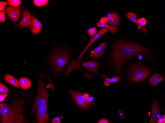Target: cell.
Returning a JSON list of instances; mask_svg holds the SVG:
<instances>
[{
	"mask_svg": "<svg viewBox=\"0 0 165 123\" xmlns=\"http://www.w3.org/2000/svg\"><path fill=\"white\" fill-rule=\"evenodd\" d=\"M144 54L148 59L152 55L144 47L131 42L120 41L114 45L113 52V63L116 70L121 72L125 61L129 58L139 54Z\"/></svg>",
	"mask_w": 165,
	"mask_h": 123,
	"instance_id": "obj_1",
	"label": "cell"
},
{
	"mask_svg": "<svg viewBox=\"0 0 165 123\" xmlns=\"http://www.w3.org/2000/svg\"><path fill=\"white\" fill-rule=\"evenodd\" d=\"M22 111L21 101H16L9 104L0 103L1 123H24V119L21 115Z\"/></svg>",
	"mask_w": 165,
	"mask_h": 123,
	"instance_id": "obj_2",
	"label": "cell"
},
{
	"mask_svg": "<svg viewBox=\"0 0 165 123\" xmlns=\"http://www.w3.org/2000/svg\"><path fill=\"white\" fill-rule=\"evenodd\" d=\"M152 70V68L139 63L134 64L128 70V79L130 82L143 81L149 76Z\"/></svg>",
	"mask_w": 165,
	"mask_h": 123,
	"instance_id": "obj_3",
	"label": "cell"
},
{
	"mask_svg": "<svg viewBox=\"0 0 165 123\" xmlns=\"http://www.w3.org/2000/svg\"><path fill=\"white\" fill-rule=\"evenodd\" d=\"M70 57L69 53L64 50L58 51L52 54L51 56L50 60L54 72L58 73L62 71Z\"/></svg>",
	"mask_w": 165,
	"mask_h": 123,
	"instance_id": "obj_4",
	"label": "cell"
},
{
	"mask_svg": "<svg viewBox=\"0 0 165 123\" xmlns=\"http://www.w3.org/2000/svg\"><path fill=\"white\" fill-rule=\"evenodd\" d=\"M42 75L39 74L38 78L39 85L37 97L33 105L32 111L35 112L39 107L47 104V99L48 97L46 85L42 81Z\"/></svg>",
	"mask_w": 165,
	"mask_h": 123,
	"instance_id": "obj_5",
	"label": "cell"
},
{
	"mask_svg": "<svg viewBox=\"0 0 165 123\" xmlns=\"http://www.w3.org/2000/svg\"><path fill=\"white\" fill-rule=\"evenodd\" d=\"M69 92L71 97L80 107L84 109L90 107L91 103L86 100L82 93L71 89H69Z\"/></svg>",
	"mask_w": 165,
	"mask_h": 123,
	"instance_id": "obj_6",
	"label": "cell"
},
{
	"mask_svg": "<svg viewBox=\"0 0 165 123\" xmlns=\"http://www.w3.org/2000/svg\"><path fill=\"white\" fill-rule=\"evenodd\" d=\"M47 104L38 107L34 112L36 113L37 121L38 123H47L49 121L47 113Z\"/></svg>",
	"mask_w": 165,
	"mask_h": 123,
	"instance_id": "obj_7",
	"label": "cell"
},
{
	"mask_svg": "<svg viewBox=\"0 0 165 123\" xmlns=\"http://www.w3.org/2000/svg\"><path fill=\"white\" fill-rule=\"evenodd\" d=\"M109 30L107 28H103L95 35L93 37L90 39L88 44L85 48L78 57V60H80L82 58L84 54L88 48L95 41Z\"/></svg>",
	"mask_w": 165,
	"mask_h": 123,
	"instance_id": "obj_8",
	"label": "cell"
},
{
	"mask_svg": "<svg viewBox=\"0 0 165 123\" xmlns=\"http://www.w3.org/2000/svg\"><path fill=\"white\" fill-rule=\"evenodd\" d=\"M21 7L15 8L9 6L5 9L7 15L13 21L16 22L20 18Z\"/></svg>",
	"mask_w": 165,
	"mask_h": 123,
	"instance_id": "obj_9",
	"label": "cell"
},
{
	"mask_svg": "<svg viewBox=\"0 0 165 123\" xmlns=\"http://www.w3.org/2000/svg\"><path fill=\"white\" fill-rule=\"evenodd\" d=\"M106 45V42L101 44L91 52L89 55L90 56L95 59L98 58L103 53Z\"/></svg>",
	"mask_w": 165,
	"mask_h": 123,
	"instance_id": "obj_10",
	"label": "cell"
},
{
	"mask_svg": "<svg viewBox=\"0 0 165 123\" xmlns=\"http://www.w3.org/2000/svg\"><path fill=\"white\" fill-rule=\"evenodd\" d=\"M22 14L21 21L17 26L30 27L32 20V17L30 13L28 11L25 10L23 12Z\"/></svg>",
	"mask_w": 165,
	"mask_h": 123,
	"instance_id": "obj_11",
	"label": "cell"
},
{
	"mask_svg": "<svg viewBox=\"0 0 165 123\" xmlns=\"http://www.w3.org/2000/svg\"><path fill=\"white\" fill-rule=\"evenodd\" d=\"M42 27V25L41 23L33 14L30 26L31 32L34 34H38L41 32Z\"/></svg>",
	"mask_w": 165,
	"mask_h": 123,
	"instance_id": "obj_12",
	"label": "cell"
},
{
	"mask_svg": "<svg viewBox=\"0 0 165 123\" xmlns=\"http://www.w3.org/2000/svg\"><path fill=\"white\" fill-rule=\"evenodd\" d=\"M107 19L106 23L110 25L119 26L120 25L119 14L115 12L110 13L107 14Z\"/></svg>",
	"mask_w": 165,
	"mask_h": 123,
	"instance_id": "obj_13",
	"label": "cell"
},
{
	"mask_svg": "<svg viewBox=\"0 0 165 123\" xmlns=\"http://www.w3.org/2000/svg\"><path fill=\"white\" fill-rule=\"evenodd\" d=\"M160 113L159 107L157 101L155 99L152 105L150 123H156L158 119V116Z\"/></svg>",
	"mask_w": 165,
	"mask_h": 123,
	"instance_id": "obj_14",
	"label": "cell"
},
{
	"mask_svg": "<svg viewBox=\"0 0 165 123\" xmlns=\"http://www.w3.org/2000/svg\"><path fill=\"white\" fill-rule=\"evenodd\" d=\"M82 65L89 70L94 72L98 71L99 64L97 62L93 61H87L82 63Z\"/></svg>",
	"mask_w": 165,
	"mask_h": 123,
	"instance_id": "obj_15",
	"label": "cell"
},
{
	"mask_svg": "<svg viewBox=\"0 0 165 123\" xmlns=\"http://www.w3.org/2000/svg\"><path fill=\"white\" fill-rule=\"evenodd\" d=\"M165 79V78L160 75L155 73L150 78L148 82L153 86L154 87Z\"/></svg>",
	"mask_w": 165,
	"mask_h": 123,
	"instance_id": "obj_16",
	"label": "cell"
},
{
	"mask_svg": "<svg viewBox=\"0 0 165 123\" xmlns=\"http://www.w3.org/2000/svg\"><path fill=\"white\" fill-rule=\"evenodd\" d=\"M4 79L6 83L11 84L17 88H20L19 81L12 75L7 74L4 77Z\"/></svg>",
	"mask_w": 165,
	"mask_h": 123,
	"instance_id": "obj_17",
	"label": "cell"
},
{
	"mask_svg": "<svg viewBox=\"0 0 165 123\" xmlns=\"http://www.w3.org/2000/svg\"><path fill=\"white\" fill-rule=\"evenodd\" d=\"M19 82L20 86L23 89H28L31 86V80L27 78L22 77L20 78Z\"/></svg>",
	"mask_w": 165,
	"mask_h": 123,
	"instance_id": "obj_18",
	"label": "cell"
},
{
	"mask_svg": "<svg viewBox=\"0 0 165 123\" xmlns=\"http://www.w3.org/2000/svg\"><path fill=\"white\" fill-rule=\"evenodd\" d=\"M96 25L99 27H106L108 28L110 32L112 33H114L118 31L117 28L114 26H112L107 24L104 22L99 21L97 22Z\"/></svg>",
	"mask_w": 165,
	"mask_h": 123,
	"instance_id": "obj_19",
	"label": "cell"
},
{
	"mask_svg": "<svg viewBox=\"0 0 165 123\" xmlns=\"http://www.w3.org/2000/svg\"><path fill=\"white\" fill-rule=\"evenodd\" d=\"M146 23L147 21L144 17L140 18L137 20L138 28L139 30L142 29L143 34L146 33L147 31L146 27H144L146 25Z\"/></svg>",
	"mask_w": 165,
	"mask_h": 123,
	"instance_id": "obj_20",
	"label": "cell"
},
{
	"mask_svg": "<svg viewBox=\"0 0 165 123\" xmlns=\"http://www.w3.org/2000/svg\"><path fill=\"white\" fill-rule=\"evenodd\" d=\"M102 76L105 78V80L104 82V85L105 86H109L112 83L117 82L120 81L121 79L120 77L117 76L111 79H109L108 77H105L103 75H102Z\"/></svg>",
	"mask_w": 165,
	"mask_h": 123,
	"instance_id": "obj_21",
	"label": "cell"
},
{
	"mask_svg": "<svg viewBox=\"0 0 165 123\" xmlns=\"http://www.w3.org/2000/svg\"><path fill=\"white\" fill-rule=\"evenodd\" d=\"M127 17L130 21L137 24V18L136 14L131 12H128L126 14Z\"/></svg>",
	"mask_w": 165,
	"mask_h": 123,
	"instance_id": "obj_22",
	"label": "cell"
},
{
	"mask_svg": "<svg viewBox=\"0 0 165 123\" xmlns=\"http://www.w3.org/2000/svg\"><path fill=\"white\" fill-rule=\"evenodd\" d=\"M7 1L9 5L15 8L18 7L21 3V1L19 0H9Z\"/></svg>",
	"mask_w": 165,
	"mask_h": 123,
	"instance_id": "obj_23",
	"label": "cell"
},
{
	"mask_svg": "<svg viewBox=\"0 0 165 123\" xmlns=\"http://www.w3.org/2000/svg\"><path fill=\"white\" fill-rule=\"evenodd\" d=\"M87 32L89 36L92 37L97 33V30L96 27H94L88 29Z\"/></svg>",
	"mask_w": 165,
	"mask_h": 123,
	"instance_id": "obj_24",
	"label": "cell"
},
{
	"mask_svg": "<svg viewBox=\"0 0 165 123\" xmlns=\"http://www.w3.org/2000/svg\"><path fill=\"white\" fill-rule=\"evenodd\" d=\"M9 91L8 88L1 83H0V95L7 93Z\"/></svg>",
	"mask_w": 165,
	"mask_h": 123,
	"instance_id": "obj_25",
	"label": "cell"
},
{
	"mask_svg": "<svg viewBox=\"0 0 165 123\" xmlns=\"http://www.w3.org/2000/svg\"><path fill=\"white\" fill-rule=\"evenodd\" d=\"M6 20L4 11H0V21L4 23Z\"/></svg>",
	"mask_w": 165,
	"mask_h": 123,
	"instance_id": "obj_26",
	"label": "cell"
},
{
	"mask_svg": "<svg viewBox=\"0 0 165 123\" xmlns=\"http://www.w3.org/2000/svg\"><path fill=\"white\" fill-rule=\"evenodd\" d=\"M7 1H0V11H3L5 9V5L7 4Z\"/></svg>",
	"mask_w": 165,
	"mask_h": 123,
	"instance_id": "obj_27",
	"label": "cell"
},
{
	"mask_svg": "<svg viewBox=\"0 0 165 123\" xmlns=\"http://www.w3.org/2000/svg\"><path fill=\"white\" fill-rule=\"evenodd\" d=\"M33 2L38 7H41L42 6V5L40 1L39 0H34Z\"/></svg>",
	"mask_w": 165,
	"mask_h": 123,
	"instance_id": "obj_28",
	"label": "cell"
},
{
	"mask_svg": "<svg viewBox=\"0 0 165 123\" xmlns=\"http://www.w3.org/2000/svg\"><path fill=\"white\" fill-rule=\"evenodd\" d=\"M8 94L7 93L4 94L0 95V102L3 101L5 98L7 96Z\"/></svg>",
	"mask_w": 165,
	"mask_h": 123,
	"instance_id": "obj_29",
	"label": "cell"
},
{
	"mask_svg": "<svg viewBox=\"0 0 165 123\" xmlns=\"http://www.w3.org/2000/svg\"><path fill=\"white\" fill-rule=\"evenodd\" d=\"M52 123H60V118L58 117H55L53 119Z\"/></svg>",
	"mask_w": 165,
	"mask_h": 123,
	"instance_id": "obj_30",
	"label": "cell"
},
{
	"mask_svg": "<svg viewBox=\"0 0 165 123\" xmlns=\"http://www.w3.org/2000/svg\"><path fill=\"white\" fill-rule=\"evenodd\" d=\"M98 123H109V121L106 119H101L98 122Z\"/></svg>",
	"mask_w": 165,
	"mask_h": 123,
	"instance_id": "obj_31",
	"label": "cell"
},
{
	"mask_svg": "<svg viewBox=\"0 0 165 123\" xmlns=\"http://www.w3.org/2000/svg\"><path fill=\"white\" fill-rule=\"evenodd\" d=\"M42 6H44L46 5L49 2L48 0H40Z\"/></svg>",
	"mask_w": 165,
	"mask_h": 123,
	"instance_id": "obj_32",
	"label": "cell"
},
{
	"mask_svg": "<svg viewBox=\"0 0 165 123\" xmlns=\"http://www.w3.org/2000/svg\"><path fill=\"white\" fill-rule=\"evenodd\" d=\"M162 121L163 123H165V115H164L163 116L162 118Z\"/></svg>",
	"mask_w": 165,
	"mask_h": 123,
	"instance_id": "obj_33",
	"label": "cell"
},
{
	"mask_svg": "<svg viewBox=\"0 0 165 123\" xmlns=\"http://www.w3.org/2000/svg\"><path fill=\"white\" fill-rule=\"evenodd\" d=\"M157 123H163L162 121V119H160V120H159L157 122Z\"/></svg>",
	"mask_w": 165,
	"mask_h": 123,
	"instance_id": "obj_34",
	"label": "cell"
},
{
	"mask_svg": "<svg viewBox=\"0 0 165 123\" xmlns=\"http://www.w3.org/2000/svg\"><path fill=\"white\" fill-rule=\"evenodd\" d=\"M139 58L140 60L141 59H142V55H140L139 56Z\"/></svg>",
	"mask_w": 165,
	"mask_h": 123,
	"instance_id": "obj_35",
	"label": "cell"
}]
</instances>
